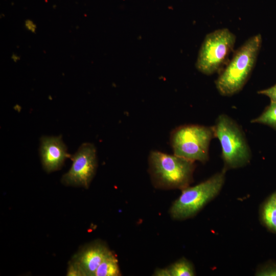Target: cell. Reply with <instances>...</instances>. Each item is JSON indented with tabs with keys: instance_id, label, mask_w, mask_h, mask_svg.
Segmentation results:
<instances>
[{
	"instance_id": "277c9868",
	"label": "cell",
	"mask_w": 276,
	"mask_h": 276,
	"mask_svg": "<svg viewBox=\"0 0 276 276\" xmlns=\"http://www.w3.org/2000/svg\"><path fill=\"white\" fill-rule=\"evenodd\" d=\"M214 137L213 126L189 124L174 129L170 140L174 154L205 163L209 159L210 144Z\"/></svg>"
},
{
	"instance_id": "e0dca14e",
	"label": "cell",
	"mask_w": 276,
	"mask_h": 276,
	"mask_svg": "<svg viewBox=\"0 0 276 276\" xmlns=\"http://www.w3.org/2000/svg\"><path fill=\"white\" fill-rule=\"evenodd\" d=\"M24 26L27 30L35 34L37 30L36 24L31 19H27L24 22Z\"/></svg>"
},
{
	"instance_id": "7c38bea8",
	"label": "cell",
	"mask_w": 276,
	"mask_h": 276,
	"mask_svg": "<svg viewBox=\"0 0 276 276\" xmlns=\"http://www.w3.org/2000/svg\"><path fill=\"white\" fill-rule=\"evenodd\" d=\"M166 269L168 276H193L195 274L193 265L185 258L175 262Z\"/></svg>"
},
{
	"instance_id": "5bb4252c",
	"label": "cell",
	"mask_w": 276,
	"mask_h": 276,
	"mask_svg": "<svg viewBox=\"0 0 276 276\" xmlns=\"http://www.w3.org/2000/svg\"><path fill=\"white\" fill-rule=\"evenodd\" d=\"M258 276H276V265H268L258 270L256 273Z\"/></svg>"
},
{
	"instance_id": "2e32d148",
	"label": "cell",
	"mask_w": 276,
	"mask_h": 276,
	"mask_svg": "<svg viewBox=\"0 0 276 276\" xmlns=\"http://www.w3.org/2000/svg\"><path fill=\"white\" fill-rule=\"evenodd\" d=\"M68 276H82L80 270L77 266L72 261L70 263L67 272Z\"/></svg>"
},
{
	"instance_id": "7a4b0ae2",
	"label": "cell",
	"mask_w": 276,
	"mask_h": 276,
	"mask_svg": "<svg viewBox=\"0 0 276 276\" xmlns=\"http://www.w3.org/2000/svg\"><path fill=\"white\" fill-rule=\"evenodd\" d=\"M149 172L154 186L164 189H181L193 181L195 162L158 151L150 152Z\"/></svg>"
},
{
	"instance_id": "ba28073f",
	"label": "cell",
	"mask_w": 276,
	"mask_h": 276,
	"mask_svg": "<svg viewBox=\"0 0 276 276\" xmlns=\"http://www.w3.org/2000/svg\"><path fill=\"white\" fill-rule=\"evenodd\" d=\"M39 150L43 168L48 173L59 170L70 156L59 136H42Z\"/></svg>"
},
{
	"instance_id": "9a60e30c",
	"label": "cell",
	"mask_w": 276,
	"mask_h": 276,
	"mask_svg": "<svg viewBox=\"0 0 276 276\" xmlns=\"http://www.w3.org/2000/svg\"><path fill=\"white\" fill-rule=\"evenodd\" d=\"M258 93L266 96L271 102H276V84L268 88L258 91Z\"/></svg>"
},
{
	"instance_id": "30bf717a",
	"label": "cell",
	"mask_w": 276,
	"mask_h": 276,
	"mask_svg": "<svg viewBox=\"0 0 276 276\" xmlns=\"http://www.w3.org/2000/svg\"><path fill=\"white\" fill-rule=\"evenodd\" d=\"M121 274L118 260L114 254L110 251L98 266L94 276H119Z\"/></svg>"
},
{
	"instance_id": "8fae6325",
	"label": "cell",
	"mask_w": 276,
	"mask_h": 276,
	"mask_svg": "<svg viewBox=\"0 0 276 276\" xmlns=\"http://www.w3.org/2000/svg\"><path fill=\"white\" fill-rule=\"evenodd\" d=\"M262 219L266 226L276 233V194L273 193L264 203L262 210Z\"/></svg>"
},
{
	"instance_id": "d6986e66",
	"label": "cell",
	"mask_w": 276,
	"mask_h": 276,
	"mask_svg": "<svg viewBox=\"0 0 276 276\" xmlns=\"http://www.w3.org/2000/svg\"><path fill=\"white\" fill-rule=\"evenodd\" d=\"M275 194H276V192H275Z\"/></svg>"
},
{
	"instance_id": "3957f363",
	"label": "cell",
	"mask_w": 276,
	"mask_h": 276,
	"mask_svg": "<svg viewBox=\"0 0 276 276\" xmlns=\"http://www.w3.org/2000/svg\"><path fill=\"white\" fill-rule=\"evenodd\" d=\"M214 136L219 141L224 169H236L248 164L251 152L241 127L225 114H220L213 126Z\"/></svg>"
},
{
	"instance_id": "9c48e42d",
	"label": "cell",
	"mask_w": 276,
	"mask_h": 276,
	"mask_svg": "<svg viewBox=\"0 0 276 276\" xmlns=\"http://www.w3.org/2000/svg\"><path fill=\"white\" fill-rule=\"evenodd\" d=\"M110 251L104 244L94 242L77 254L72 261L78 266L82 276H94L98 266Z\"/></svg>"
},
{
	"instance_id": "4fadbf2b",
	"label": "cell",
	"mask_w": 276,
	"mask_h": 276,
	"mask_svg": "<svg viewBox=\"0 0 276 276\" xmlns=\"http://www.w3.org/2000/svg\"><path fill=\"white\" fill-rule=\"evenodd\" d=\"M251 123L266 125L276 130V102H271L263 112L252 119Z\"/></svg>"
},
{
	"instance_id": "ac0fdd59",
	"label": "cell",
	"mask_w": 276,
	"mask_h": 276,
	"mask_svg": "<svg viewBox=\"0 0 276 276\" xmlns=\"http://www.w3.org/2000/svg\"><path fill=\"white\" fill-rule=\"evenodd\" d=\"M11 59L12 60L16 63L20 59V56L15 53H13L11 56Z\"/></svg>"
},
{
	"instance_id": "52a82bcc",
	"label": "cell",
	"mask_w": 276,
	"mask_h": 276,
	"mask_svg": "<svg viewBox=\"0 0 276 276\" xmlns=\"http://www.w3.org/2000/svg\"><path fill=\"white\" fill-rule=\"evenodd\" d=\"M72 165L64 174L61 182L66 186L88 188L97 167L96 149L90 143L82 144L72 156Z\"/></svg>"
},
{
	"instance_id": "6da1fadb",
	"label": "cell",
	"mask_w": 276,
	"mask_h": 276,
	"mask_svg": "<svg viewBox=\"0 0 276 276\" xmlns=\"http://www.w3.org/2000/svg\"><path fill=\"white\" fill-rule=\"evenodd\" d=\"M262 42L261 35L256 34L234 52L215 82L221 95L232 96L242 89L256 65Z\"/></svg>"
},
{
	"instance_id": "8992f818",
	"label": "cell",
	"mask_w": 276,
	"mask_h": 276,
	"mask_svg": "<svg viewBox=\"0 0 276 276\" xmlns=\"http://www.w3.org/2000/svg\"><path fill=\"white\" fill-rule=\"evenodd\" d=\"M236 35L227 28L216 30L208 34L199 51L196 67L206 75L220 72L229 60L234 50Z\"/></svg>"
},
{
	"instance_id": "5b68a950",
	"label": "cell",
	"mask_w": 276,
	"mask_h": 276,
	"mask_svg": "<svg viewBox=\"0 0 276 276\" xmlns=\"http://www.w3.org/2000/svg\"><path fill=\"white\" fill-rule=\"evenodd\" d=\"M226 171L223 168L206 180L182 189L181 195L171 207L172 218L183 220L196 215L219 193L224 183Z\"/></svg>"
}]
</instances>
